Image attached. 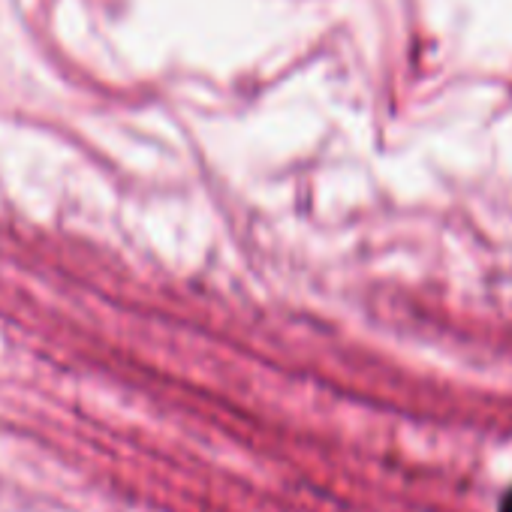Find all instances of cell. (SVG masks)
Returning a JSON list of instances; mask_svg holds the SVG:
<instances>
[{"mask_svg":"<svg viewBox=\"0 0 512 512\" xmlns=\"http://www.w3.org/2000/svg\"><path fill=\"white\" fill-rule=\"evenodd\" d=\"M500 512H512V491L503 497V506H500Z\"/></svg>","mask_w":512,"mask_h":512,"instance_id":"6da1fadb","label":"cell"}]
</instances>
